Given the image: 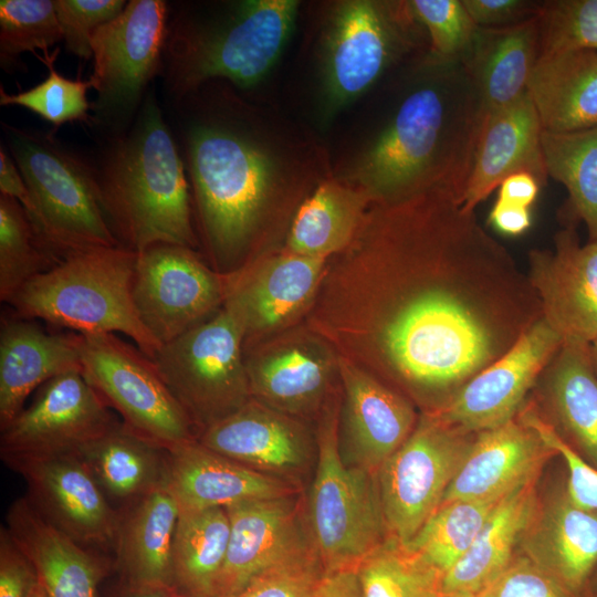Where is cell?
<instances>
[{
	"label": "cell",
	"mask_w": 597,
	"mask_h": 597,
	"mask_svg": "<svg viewBox=\"0 0 597 597\" xmlns=\"http://www.w3.org/2000/svg\"><path fill=\"white\" fill-rule=\"evenodd\" d=\"M359 230L383 270L380 360L434 405L448 401L542 317L526 273L449 192L376 202Z\"/></svg>",
	"instance_id": "1"
},
{
	"label": "cell",
	"mask_w": 597,
	"mask_h": 597,
	"mask_svg": "<svg viewBox=\"0 0 597 597\" xmlns=\"http://www.w3.org/2000/svg\"><path fill=\"white\" fill-rule=\"evenodd\" d=\"M169 105L200 237L219 266H234L255 247L275 208L315 172L272 146L233 97L202 85Z\"/></svg>",
	"instance_id": "2"
},
{
	"label": "cell",
	"mask_w": 597,
	"mask_h": 597,
	"mask_svg": "<svg viewBox=\"0 0 597 597\" xmlns=\"http://www.w3.org/2000/svg\"><path fill=\"white\" fill-rule=\"evenodd\" d=\"M396 109L347 172L371 202L441 190L461 202L484 118L459 62L426 55Z\"/></svg>",
	"instance_id": "3"
},
{
	"label": "cell",
	"mask_w": 597,
	"mask_h": 597,
	"mask_svg": "<svg viewBox=\"0 0 597 597\" xmlns=\"http://www.w3.org/2000/svg\"><path fill=\"white\" fill-rule=\"evenodd\" d=\"M93 171L121 247L136 253L163 243L197 247L184 160L154 93L145 96L132 126L114 136Z\"/></svg>",
	"instance_id": "4"
},
{
	"label": "cell",
	"mask_w": 597,
	"mask_h": 597,
	"mask_svg": "<svg viewBox=\"0 0 597 597\" xmlns=\"http://www.w3.org/2000/svg\"><path fill=\"white\" fill-rule=\"evenodd\" d=\"M298 8L296 0L169 4L159 74L168 102L211 81L258 85L284 50Z\"/></svg>",
	"instance_id": "5"
},
{
	"label": "cell",
	"mask_w": 597,
	"mask_h": 597,
	"mask_svg": "<svg viewBox=\"0 0 597 597\" xmlns=\"http://www.w3.org/2000/svg\"><path fill=\"white\" fill-rule=\"evenodd\" d=\"M136 256L121 245L71 254L25 283L7 303L20 317L42 320L76 334L122 333L153 358L161 345L135 307Z\"/></svg>",
	"instance_id": "6"
},
{
	"label": "cell",
	"mask_w": 597,
	"mask_h": 597,
	"mask_svg": "<svg viewBox=\"0 0 597 597\" xmlns=\"http://www.w3.org/2000/svg\"><path fill=\"white\" fill-rule=\"evenodd\" d=\"M35 207L31 222L59 259L119 245L100 203L93 166L49 135L2 123Z\"/></svg>",
	"instance_id": "7"
},
{
	"label": "cell",
	"mask_w": 597,
	"mask_h": 597,
	"mask_svg": "<svg viewBox=\"0 0 597 597\" xmlns=\"http://www.w3.org/2000/svg\"><path fill=\"white\" fill-rule=\"evenodd\" d=\"M422 31L409 1L334 2L321 45L323 113L331 117L363 95L419 45Z\"/></svg>",
	"instance_id": "8"
},
{
	"label": "cell",
	"mask_w": 597,
	"mask_h": 597,
	"mask_svg": "<svg viewBox=\"0 0 597 597\" xmlns=\"http://www.w3.org/2000/svg\"><path fill=\"white\" fill-rule=\"evenodd\" d=\"M308 520L326 573L356 569L388 536L377 475L342 459L335 413L320 431Z\"/></svg>",
	"instance_id": "9"
},
{
	"label": "cell",
	"mask_w": 597,
	"mask_h": 597,
	"mask_svg": "<svg viewBox=\"0 0 597 597\" xmlns=\"http://www.w3.org/2000/svg\"><path fill=\"white\" fill-rule=\"evenodd\" d=\"M239 317L222 306L207 321L161 345L151 358L193 428L201 432L235 412L251 392Z\"/></svg>",
	"instance_id": "10"
},
{
	"label": "cell",
	"mask_w": 597,
	"mask_h": 597,
	"mask_svg": "<svg viewBox=\"0 0 597 597\" xmlns=\"http://www.w3.org/2000/svg\"><path fill=\"white\" fill-rule=\"evenodd\" d=\"M169 4L130 0L119 15L100 27L91 40V87L97 97L95 119L117 135L139 109L150 81L160 74Z\"/></svg>",
	"instance_id": "11"
},
{
	"label": "cell",
	"mask_w": 597,
	"mask_h": 597,
	"mask_svg": "<svg viewBox=\"0 0 597 597\" xmlns=\"http://www.w3.org/2000/svg\"><path fill=\"white\" fill-rule=\"evenodd\" d=\"M475 433L425 412L377 472L388 535L409 543L441 504Z\"/></svg>",
	"instance_id": "12"
},
{
	"label": "cell",
	"mask_w": 597,
	"mask_h": 597,
	"mask_svg": "<svg viewBox=\"0 0 597 597\" xmlns=\"http://www.w3.org/2000/svg\"><path fill=\"white\" fill-rule=\"evenodd\" d=\"M82 374L123 422L166 449L197 439L154 362L116 334H80Z\"/></svg>",
	"instance_id": "13"
},
{
	"label": "cell",
	"mask_w": 597,
	"mask_h": 597,
	"mask_svg": "<svg viewBox=\"0 0 597 597\" xmlns=\"http://www.w3.org/2000/svg\"><path fill=\"white\" fill-rule=\"evenodd\" d=\"M82 371L60 375L38 388L28 407L1 429L0 455L9 467L76 453L117 420Z\"/></svg>",
	"instance_id": "14"
},
{
	"label": "cell",
	"mask_w": 597,
	"mask_h": 597,
	"mask_svg": "<svg viewBox=\"0 0 597 597\" xmlns=\"http://www.w3.org/2000/svg\"><path fill=\"white\" fill-rule=\"evenodd\" d=\"M226 294L227 279L212 272L191 248L163 243L137 253L135 307L160 345L214 315Z\"/></svg>",
	"instance_id": "15"
},
{
	"label": "cell",
	"mask_w": 597,
	"mask_h": 597,
	"mask_svg": "<svg viewBox=\"0 0 597 597\" xmlns=\"http://www.w3.org/2000/svg\"><path fill=\"white\" fill-rule=\"evenodd\" d=\"M562 344L563 338L543 317L538 318L503 356L429 412L469 433L507 422L528 399Z\"/></svg>",
	"instance_id": "16"
},
{
	"label": "cell",
	"mask_w": 597,
	"mask_h": 597,
	"mask_svg": "<svg viewBox=\"0 0 597 597\" xmlns=\"http://www.w3.org/2000/svg\"><path fill=\"white\" fill-rule=\"evenodd\" d=\"M531 286L542 317L566 341L590 344L597 337V240L580 244L576 223L554 237V249L528 252Z\"/></svg>",
	"instance_id": "17"
},
{
	"label": "cell",
	"mask_w": 597,
	"mask_h": 597,
	"mask_svg": "<svg viewBox=\"0 0 597 597\" xmlns=\"http://www.w3.org/2000/svg\"><path fill=\"white\" fill-rule=\"evenodd\" d=\"M12 470L23 476L25 496L52 526L85 547L114 551L119 514L76 453Z\"/></svg>",
	"instance_id": "18"
},
{
	"label": "cell",
	"mask_w": 597,
	"mask_h": 597,
	"mask_svg": "<svg viewBox=\"0 0 597 597\" xmlns=\"http://www.w3.org/2000/svg\"><path fill=\"white\" fill-rule=\"evenodd\" d=\"M557 453L519 415L474 434L469 452L441 503L453 500L502 499L520 485L540 479Z\"/></svg>",
	"instance_id": "19"
},
{
	"label": "cell",
	"mask_w": 597,
	"mask_h": 597,
	"mask_svg": "<svg viewBox=\"0 0 597 597\" xmlns=\"http://www.w3.org/2000/svg\"><path fill=\"white\" fill-rule=\"evenodd\" d=\"M226 510L230 537L212 597H233L255 576L312 543L289 496L244 501Z\"/></svg>",
	"instance_id": "20"
},
{
	"label": "cell",
	"mask_w": 597,
	"mask_h": 597,
	"mask_svg": "<svg viewBox=\"0 0 597 597\" xmlns=\"http://www.w3.org/2000/svg\"><path fill=\"white\" fill-rule=\"evenodd\" d=\"M519 546L574 597H583L597 568V511L577 504L566 484L540 503Z\"/></svg>",
	"instance_id": "21"
},
{
	"label": "cell",
	"mask_w": 597,
	"mask_h": 597,
	"mask_svg": "<svg viewBox=\"0 0 597 597\" xmlns=\"http://www.w3.org/2000/svg\"><path fill=\"white\" fill-rule=\"evenodd\" d=\"M541 124L528 95L484 115L472 169L461 200L474 211L500 184L515 172H528L542 185L547 180Z\"/></svg>",
	"instance_id": "22"
},
{
	"label": "cell",
	"mask_w": 597,
	"mask_h": 597,
	"mask_svg": "<svg viewBox=\"0 0 597 597\" xmlns=\"http://www.w3.org/2000/svg\"><path fill=\"white\" fill-rule=\"evenodd\" d=\"M6 526L34 565L48 597H98L114 557L85 547L46 522L27 496L9 507Z\"/></svg>",
	"instance_id": "23"
},
{
	"label": "cell",
	"mask_w": 597,
	"mask_h": 597,
	"mask_svg": "<svg viewBox=\"0 0 597 597\" xmlns=\"http://www.w3.org/2000/svg\"><path fill=\"white\" fill-rule=\"evenodd\" d=\"M168 450L165 484L179 513L289 496L291 486L223 457L197 439Z\"/></svg>",
	"instance_id": "24"
},
{
	"label": "cell",
	"mask_w": 597,
	"mask_h": 597,
	"mask_svg": "<svg viewBox=\"0 0 597 597\" xmlns=\"http://www.w3.org/2000/svg\"><path fill=\"white\" fill-rule=\"evenodd\" d=\"M82 371L80 334H55L34 320L2 317L0 329V429L46 381Z\"/></svg>",
	"instance_id": "25"
},
{
	"label": "cell",
	"mask_w": 597,
	"mask_h": 597,
	"mask_svg": "<svg viewBox=\"0 0 597 597\" xmlns=\"http://www.w3.org/2000/svg\"><path fill=\"white\" fill-rule=\"evenodd\" d=\"M326 258L286 253L227 279L224 306L241 321L245 336L287 322L313 295Z\"/></svg>",
	"instance_id": "26"
},
{
	"label": "cell",
	"mask_w": 597,
	"mask_h": 597,
	"mask_svg": "<svg viewBox=\"0 0 597 597\" xmlns=\"http://www.w3.org/2000/svg\"><path fill=\"white\" fill-rule=\"evenodd\" d=\"M534 388L542 416L591 467L597 469V375L589 344L563 342Z\"/></svg>",
	"instance_id": "27"
},
{
	"label": "cell",
	"mask_w": 597,
	"mask_h": 597,
	"mask_svg": "<svg viewBox=\"0 0 597 597\" xmlns=\"http://www.w3.org/2000/svg\"><path fill=\"white\" fill-rule=\"evenodd\" d=\"M341 370L353 465L377 474L413 431L415 409L404 396L357 368L343 364Z\"/></svg>",
	"instance_id": "28"
},
{
	"label": "cell",
	"mask_w": 597,
	"mask_h": 597,
	"mask_svg": "<svg viewBox=\"0 0 597 597\" xmlns=\"http://www.w3.org/2000/svg\"><path fill=\"white\" fill-rule=\"evenodd\" d=\"M118 514L114 546L118 579L135 587L170 589L179 509L166 484Z\"/></svg>",
	"instance_id": "29"
},
{
	"label": "cell",
	"mask_w": 597,
	"mask_h": 597,
	"mask_svg": "<svg viewBox=\"0 0 597 597\" xmlns=\"http://www.w3.org/2000/svg\"><path fill=\"white\" fill-rule=\"evenodd\" d=\"M76 454L121 512L165 483L168 450L116 421Z\"/></svg>",
	"instance_id": "30"
},
{
	"label": "cell",
	"mask_w": 597,
	"mask_h": 597,
	"mask_svg": "<svg viewBox=\"0 0 597 597\" xmlns=\"http://www.w3.org/2000/svg\"><path fill=\"white\" fill-rule=\"evenodd\" d=\"M540 57L538 15L505 28H478L464 62L484 115L527 92Z\"/></svg>",
	"instance_id": "31"
},
{
	"label": "cell",
	"mask_w": 597,
	"mask_h": 597,
	"mask_svg": "<svg viewBox=\"0 0 597 597\" xmlns=\"http://www.w3.org/2000/svg\"><path fill=\"white\" fill-rule=\"evenodd\" d=\"M545 132L597 125V52L576 50L538 57L527 85Z\"/></svg>",
	"instance_id": "32"
},
{
	"label": "cell",
	"mask_w": 597,
	"mask_h": 597,
	"mask_svg": "<svg viewBox=\"0 0 597 597\" xmlns=\"http://www.w3.org/2000/svg\"><path fill=\"white\" fill-rule=\"evenodd\" d=\"M197 440L223 457L265 473L295 469L305 459V444L297 430L250 401L205 429Z\"/></svg>",
	"instance_id": "33"
},
{
	"label": "cell",
	"mask_w": 597,
	"mask_h": 597,
	"mask_svg": "<svg viewBox=\"0 0 597 597\" xmlns=\"http://www.w3.org/2000/svg\"><path fill=\"white\" fill-rule=\"evenodd\" d=\"M537 481L520 485L499 503L468 552L444 574L443 593L475 595L505 569L541 503Z\"/></svg>",
	"instance_id": "34"
},
{
	"label": "cell",
	"mask_w": 597,
	"mask_h": 597,
	"mask_svg": "<svg viewBox=\"0 0 597 597\" xmlns=\"http://www.w3.org/2000/svg\"><path fill=\"white\" fill-rule=\"evenodd\" d=\"M358 187L338 178L320 181L298 206L287 233V252L327 258L353 241L370 203Z\"/></svg>",
	"instance_id": "35"
},
{
	"label": "cell",
	"mask_w": 597,
	"mask_h": 597,
	"mask_svg": "<svg viewBox=\"0 0 597 597\" xmlns=\"http://www.w3.org/2000/svg\"><path fill=\"white\" fill-rule=\"evenodd\" d=\"M230 537L224 507L179 513L171 553L170 590L178 597H212Z\"/></svg>",
	"instance_id": "36"
},
{
	"label": "cell",
	"mask_w": 597,
	"mask_h": 597,
	"mask_svg": "<svg viewBox=\"0 0 597 597\" xmlns=\"http://www.w3.org/2000/svg\"><path fill=\"white\" fill-rule=\"evenodd\" d=\"M542 145L548 177L568 192L567 221H583L588 240H597V125L572 133L543 132Z\"/></svg>",
	"instance_id": "37"
},
{
	"label": "cell",
	"mask_w": 597,
	"mask_h": 597,
	"mask_svg": "<svg viewBox=\"0 0 597 597\" xmlns=\"http://www.w3.org/2000/svg\"><path fill=\"white\" fill-rule=\"evenodd\" d=\"M362 597H441L444 574L388 535L356 567Z\"/></svg>",
	"instance_id": "38"
},
{
	"label": "cell",
	"mask_w": 597,
	"mask_h": 597,
	"mask_svg": "<svg viewBox=\"0 0 597 597\" xmlns=\"http://www.w3.org/2000/svg\"><path fill=\"white\" fill-rule=\"evenodd\" d=\"M247 373L251 392L268 400L292 406L321 392L328 364L317 352L305 346L284 347L250 359Z\"/></svg>",
	"instance_id": "39"
},
{
	"label": "cell",
	"mask_w": 597,
	"mask_h": 597,
	"mask_svg": "<svg viewBox=\"0 0 597 597\" xmlns=\"http://www.w3.org/2000/svg\"><path fill=\"white\" fill-rule=\"evenodd\" d=\"M504 498L441 503L407 544L446 574L468 552Z\"/></svg>",
	"instance_id": "40"
},
{
	"label": "cell",
	"mask_w": 597,
	"mask_h": 597,
	"mask_svg": "<svg viewBox=\"0 0 597 597\" xmlns=\"http://www.w3.org/2000/svg\"><path fill=\"white\" fill-rule=\"evenodd\" d=\"M60 261L19 201L0 193V300L7 303L25 283Z\"/></svg>",
	"instance_id": "41"
},
{
	"label": "cell",
	"mask_w": 597,
	"mask_h": 597,
	"mask_svg": "<svg viewBox=\"0 0 597 597\" xmlns=\"http://www.w3.org/2000/svg\"><path fill=\"white\" fill-rule=\"evenodd\" d=\"M62 40L54 1H0V64L3 69L15 66L24 52L46 51Z\"/></svg>",
	"instance_id": "42"
},
{
	"label": "cell",
	"mask_w": 597,
	"mask_h": 597,
	"mask_svg": "<svg viewBox=\"0 0 597 597\" xmlns=\"http://www.w3.org/2000/svg\"><path fill=\"white\" fill-rule=\"evenodd\" d=\"M59 49L50 55L44 51V57L39 59L48 67V76L34 87L17 94L7 93L0 86V105H18L30 109L40 117L53 124L55 128L71 122L88 119L91 107L87 100L90 81L70 80L54 69Z\"/></svg>",
	"instance_id": "43"
},
{
	"label": "cell",
	"mask_w": 597,
	"mask_h": 597,
	"mask_svg": "<svg viewBox=\"0 0 597 597\" xmlns=\"http://www.w3.org/2000/svg\"><path fill=\"white\" fill-rule=\"evenodd\" d=\"M540 56L576 50L597 52V0L543 1Z\"/></svg>",
	"instance_id": "44"
},
{
	"label": "cell",
	"mask_w": 597,
	"mask_h": 597,
	"mask_svg": "<svg viewBox=\"0 0 597 597\" xmlns=\"http://www.w3.org/2000/svg\"><path fill=\"white\" fill-rule=\"evenodd\" d=\"M411 9L429 36L430 57L463 63L478 30L462 0H411Z\"/></svg>",
	"instance_id": "45"
},
{
	"label": "cell",
	"mask_w": 597,
	"mask_h": 597,
	"mask_svg": "<svg viewBox=\"0 0 597 597\" xmlns=\"http://www.w3.org/2000/svg\"><path fill=\"white\" fill-rule=\"evenodd\" d=\"M325 575L310 543L255 576L233 597H313Z\"/></svg>",
	"instance_id": "46"
},
{
	"label": "cell",
	"mask_w": 597,
	"mask_h": 597,
	"mask_svg": "<svg viewBox=\"0 0 597 597\" xmlns=\"http://www.w3.org/2000/svg\"><path fill=\"white\" fill-rule=\"evenodd\" d=\"M519 416L563 459L567 469L566 490L579 505L597 511V469L587 463L527 399Z\"/></svg>",
	"instance_id": "47"
},
{
	"label": "cell",
	"mask_w": 597,
	"mask_h": 597,
	"mask_svg": "<svg viewBox=\"0 0 597 597\" xmlns=\"http://www.w3.org/2000/svg\"><path fill=\"white\" fill-rule=\"evenodd\" d=\"M126 4L125 0H55L54 9L66 50L81 59L92 57L94 32L119 15Z\"/></svg>",
	"instance_id": "48"
},
{
	"label": "cell",
	"mask_w": 597,
	"mask_h": 597,
	"mask_svg": "<svg viewBox=\"0 0 597 597\" xmlns=\"http://www.w3.org/2000/svg\"><path fill=\"white\" fill-rule=\"evenodd\" d=\"M475 597H574L525 555H515L505 569Z\"/></svg>",
	"instance_id": "49"
},
{
	"label": "cell",
	"mask_w": 597,
	"mask_h": 597,
	"mask_svg": "<svg viewBox=\"0 0 597 597\" xmlns=\"http://www.w3.org/2000/svg\"><path fill=\"white\" fill-rule=\"evenodd\" d=\"M36 569L7 526L0 528V597H30L39 585Z\"/></svg>",
	"instance_id": "50"
},
{
	"label": "cell",
	"mask_w": 597,
	"mask_h": 597,
	"mask_svg": "<svg viewBox=\"0 0 597 597\" xmlns=\"http://www.w3.org/2000/svg\"><path fill=\"white\" fill-rule=\"evenodd\" d=\"M462 3L479 28H505L537 17L543 1L462 0Z\"/></svg>",
	"instance_id": "51"
},
{
	"label": "cell",
	"mask_w": 597,
	"mask_h": 597,
	"mask_svg": "<svg viewBox=\"0 0 597 597\" xmlns=\"http://www.w3.org/2000/svg\"><path fill=\"white\" fill-rule=\"evenodd\" d=\"M0 193L18 200L30 221L34 220L35 207L30 191L15 163L3 146L0 147Z\"/></svg>",
	"instance_id": "52"
},
{
	"label": "cell",
	"mask_w": 597,
	"mask_h": 597,
	"mask_svg": "<svg viewBox=\"0 0 597 597\" xmlns=\"http://www.w3.org/2000/svg\"><path fill=\"white\" fill-rule=\"evenodd\" d=\"M489 222L503 234H522L531 227V208L496 199L490 211Z\"/></svg>",
	"instance_id": "53"
},
{
	"label": "cell",
	"mask_w": 597,
	"mask_h": 597,
	"mask_svg": "<svg viewBox=\"0 0 597 597\" xmlns=\"http://www.w3.org/2000/svg\"><path fill=\"white\" fill-rule=\"evenodd\" d=\"M540 187V181L533 175L515 172L500 184L498 199L531 208L537 198Z\"/></svg>",
	"instance_id": "54"
},
{
	"label": "cell",
	"mask_w": 597,
	"mask_h": 597,
	"mask_svg": "<svg viewBox=\"0 0 597 597\" xmlns=\"http://www.w3.org/2000/svg\"><path fill=\"white\" fill-rule=\"evenodd\" d=\"M313 597H362L356 569L326 573Z\"/></svg>",
	"instance_id": "55"
},
{
	"label": "cell",
	"mask_w": 597,
	"mask_h": 597,
	"mask_svg": "<svg viewBox=\"0 0 597 597\" xmlns=\"http://www.w3.org/2000/svg\"><path fill=\"white\" fill-rule=\"evenodd\" d=\"M105 597H178L170 589L130 586L121 579L107 589Z\"/></svg>",
	"instance_id": "56"
},
{
	"label": "cell",
	"mask_w": 597,
	"mask_h": 597,
	"mask_svg": "<svg viewBox=\"0 0 597 597\" xmlns=\"http://www.w3.org/2000/svg\"><path fill=\"white\" fill-rule=\"evenodd\" d=\"M589 357L593 369L597 375V337L589 344Z\"/></svg>",
	"instance_id": "57"
},
{
	"label": "cell",
	"mask_w": 597,
	"mask_h": 597,
	"mask_svg": "<svg viewBox=\"0 0 597 597\" xmlns=\"http://www.w3.org/2000/svg\"><path fill=\"white\" fill-rule=\"evenodd\" d=\"M30 597H48V594L41 583H39Z\"/></svg>",
	"instance_id": "58"
},
{
	"label": "cell",
	"mask_w": 597,
	"mask_h": 597,
	"mask_svg": "<svg viewBox=\"0 0 597 597\" xmlns=\"http://www.w3.org/2000/svg\"><path fill=\"white\" fill-rule=\"evenodd\" d=\"M441 597H475L472 594L467 593H443Z\"/></svg>",
	"instance_id": "59"
},
{
	"label": "cell",
	"mask_w": 597,
	"mask_h": 597,
	"mask_svg": "<svg viewBox=\"0 0 597 597\" xmlns=\"http://www.w3.org/2000/svg\"><path fill=\"white\" fill-rule=\"evenodd\" d=\"M583 597H596V596L594 594H587V595H585Z\"/></svg>",
	"instance_id": "60"
},
{
	"label": "cell",
	"mask_w": 597,
	"mask_h": 597,
	"mask_svg": "<svg viewBox=\"0 0 597 597\" xmlns=\"http://www.w3.org/2000/svg\"><path fill=\"white\" fill-rule=\"evenodd\" d=\"M597 597V594H594Z\"/></svg>",
	"instance_id": "61"
}]
</instances>
